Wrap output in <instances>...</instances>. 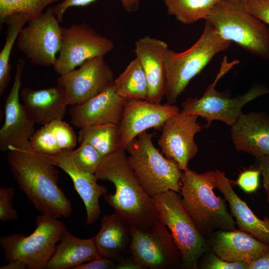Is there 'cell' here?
I'll return each mask as SVG.
<instances>
[{"label":"cell","instance_id":"obj_44","mask_svg":"<svg viewBox=\"0 0 269 269\" xmlns=\"http://www.w3.org/2000/svg\"><path fill=\"white\" fill-rule=\"evenodd\" d=\"M230 0L243 2V1H245L246 0Z\"/></svg>","mask_w":269,"mask_h":269},{"label":"cell","instance_id":"obj_29","mask_svg":"<svg viewBox=\"0 0 269 269\" xmlns=\"http://www.w3.org/2000/svg\"><path fill=\"white\" fill-rule=\"evenodd\" d=\"M168 15L185 24L205 19L220 0H163Z\"/></svg>","mask_w":269,"mask_h":269},{"label":"cell","instance_id":"obj_26","mask_svg":"<svg viewBox=\"0 0 269 269\" xmlns=\"http://www.w3.org/2000/svg\"><path fill=\"white\" fill-rule=\"evenodd\" d=\"M112 88L118 96L124 99L147 100V79L141 65L136 58L115 79Z\"/></svg>","mask_w":269,"mask_h":269},{"label":"cell","instance_id":"obj_9","mask_svg":"<svg viewBox=\"0 0 269 269\" xmlns=\"http://www.w3.org/2000/svg\"><path fill=\"white\" fill-rule=\"evenodd\" d=\"M239 63L238 59L230 62L225 56L214 81L208 86L202 97L187 99L182 103L180 113L200 117L209 125L213 121H220L230 126L233 125L243 113L242 110L246 104L269 94V89L261 85H256L246 93L234 98L215 89L219 80Z\"/></svg>","mask_w":269,"mask_h":269},{"label":"cell","instance_id":"obj_33","mask_svg":"<svg viewBox=\"0 0 269 269\" xmlns=\"http://www.w3.org/2000/svg\"><path fill=\"white\" fill-rule=\"evenodd\" d=\"M49 123L61 151L73 149L77 143V137L72 128L62 120H54Z\"/></svg>","mask_w":269,"mask_h":269},{"label":"cell","instance_id":"obj_42","mask_svg":"<svg viewBox=\"0 0 269 269\" xmlns=\"http://www.w3.org/2000/svg\"><path fill=\"white\" fill-rule=\"evenodd\" d=\"M249 269H269V253L249 263Z\"/></svg>","mask_w":269,"mask_h":269},{"label":"cell","instance_id":"obj_24","mask_svg":"<svg viewBox=\"0 0 269 269\" xmlns=\"http://www.w3.org/2000/svg\"><path fill=\"white\" fill-rule=\"evenodd\" d=\"M93 238L100 257L117 262L131 254L130 226L116 213L102 218L101 229Z\"/></svg>","mask_w":269,"mask_h":269},{"label":"cell","instance_id":"obj_43","mask_svg":"<svg viewBox=\"0 0 269 269\" xmlns=\"http://www.w3.org/2000/svg\"><path fill=\"white\" fill-rule=\"evenodd\" d=\"M0 269H28V267L24 262L16 260L8 262L7 265L1 267Z\"/></svg>","mask_w":269,"mask_h":269},{"label":"cell","instance_id":"obj_18","mask_svg":"<svg viewBox=\"0 0 269 269\" xmlns=\"http://www.w3.org/2000/svg\"><path fill=\"white\" fill-rule=\"evenodd\" d=\"M230 132L236 150L256 158L269 155V115L265 112L242 113Z\"/></svg>","mask_w":269,"mask_h":269},{"label":"cell","instance_id":"obj_4","mask_svg":"<svg viewBox=\"0 0 269 269\" xmlns=\"http://www.w3.org/2000/svg\"><path fill=\"white\" fill-rule=\"evenodd\" d=\"M231 43L205 21L201 35L190 48L180 53L168 48L164 55V97L166 103H175L190 81L216 54L227 49Z\"/></svg>","mask_w":269,"mask_h":269},{"label":"cell","instance_id":"obj_3","mask_svg":"<svg viewBox=\"0 0 269 269\" xmlns=\"http://www.w3.org/2000/svg\"><path fill=\"white\" fill-rule=\"evenodd\" d=\"M215 173H198L188 169L182 172L181 201L200 233L205 237L214 231L236 229V221L228 211L225 199L214 192Z\"/></svg>","mask_w":269,"mask_h":269},{"label":"cell","instance_id":"obj_7","mask_svg":"<svg viewBox=\"0 0 269 269\" xmlns=\"http://www.w3.org/2000/svg\"><path fill=\"white\" fill-rule=\"evenodd\" d=\"M36 228L28 236L14 233L2 236L0 245L7 262L19 260L28 269H44L66 229L59 218L41 214L35 219Z\"/></svg>","mask_w":269,"mask_h":269},{"label":"cell","instance_id":"obj_20","mask_svg":"<svg viewBox=\"0 0 269 269\" xmlns=\"http://www.w3.org/2000/svg\"><path fill=\"white\" fill-rule=\"evenodd\" d=\"M211 235L213 253L227 262L249 263L269 253V245L240 230H218Z\"/></svg>","mask_w":269,"mask_h":269},{"label":"cell","instance_id":"obj_30","mask_svg":"<svg viewBox=\"0 0 269 269\" xmlns=\"http://www.w3.org/2000/svg\"><path fill=\"white\" fill-rule=\"evenodd\" d=\"M64 0H0V20L2 24L5 19L14 13H21L28 21L38 18L49 5Z\"/></svg>","mask_w":269,"mask_h":269},{"label":"cell","instance_id":"obj_6","mask_svg":"<svg viewBox=\"0 0 269 269\" xmlns=\"http://www.w3.org/2000/svg\"><path fill=\"white\" fill-rule=\"evenodd\" d=\"M153 134L143 132L126 146L129 165L151 197L170 190L180 192L183 171L155 147Z\"/></svg>","mask_w":269,"mask_h":269},{"label":"cell","instance_id":"obj_35","mask_svg":"<svg viewBox=\"0 0 269 269\" xmlns=\"http://www.w3.org/2000/svg\"><path fill=\"white\" fill-rule=\"evenodd\" d=\"M15 192L12 187H0V221L6 222L17 218V211L12 206Z\"/></svg>","mask_w":269,"mask_h":269},{"label":"cell","instance_id":"obj_8","mask_svg":"<svg viewBox=\"0 0 269 269\" xmlns=\"http://www.w3.org/2000/svg\"><path fill=\"white\" fill-rule=\"evenodd\" d=\"M151 198L179 251L181 267L198 269V260L208 251L209 245L184 207L181 196L170 190Z\"/></svg>","mask_w":269,"mask_h":269},{"label":"cell","instance_id":"obj_38","mask_svg":"<svg viewBox=\"0 0 269 269\" xmlns=\"http://www.w3.org/2000/svg\"><path fill=\"white\" fill-rule=\"evenodd\" d=\"M260 174L259 169L246 170L240 174L236 183L245 192H254L259 187Z\"/></svg>","mask_w":269,"mask_h":269},{"label":"cell","instance_id":"obj_22","mask_svg":"<svg viewBox=\"0 0 269 269\" xmlns=\"http://www.w3.org/2000/svg\"><path fill=\"white\" fill-rule=\"evenodd\" d=\"M66 151L48 155L57 167L69 175L74 188L83 200L86 212V224L91 225L99 219L101 213L99 198L107 192L104 185L98 184L95 174L86 173L77 169L68 157Z\"/></svg>","mask_w":269,"mask_h":269},{"label":"cell","instance_id":"obj_21","mask_svg":"<svg viewBox=\"0 0 269 269\" xmlns=\"http://www.w3.org/2000/svg\"><path fill=\"white\" fill-rule=\"evenodd\" d=\"M20 95L29 118L42 126L54 120H62L68 106L63 89L58 86L41 90L24 88Z\"/></svg>","mask_w":269,"mask_h":269},{"label":"cell","instance_id":"obj_28","mask_svg":"<svg viewBox=\"0 0 269 269\" xmlns=\"http://www.w3.org/2000/svg\"><path fill=\"white\" fill-rule=\"evenodd\" d=\"M28 21L21 13H14L8 16L4 22L7 26L6 39L0 52V96L3 95L11 80V65L9 63L13 45L19 32Z\"/></svg>","mask_w":269,"mask_h":269},{"label":"cell","instance_id":"obj_14","mask_svg":"<svg viewBox=\"0 0 269 269\" xmlns=\"http://www.w3.org/2000/svg\"><path fill=\"white\" fill-rule=\"evenodd\" d=\"M198 117L180 112L173 115L163 125L157 141L161 153L176 161L183 171L189 169V161L198 151L194 136L202 127L197 122Z\"/></svg>","mask_w":269,"mask_h":269},{"label":"cell","instance_id":"obj_11","mask_svg":"<svg viewBox=\"0 0 269 269\" xmlns=\"http://www.w3.org/2000/svg\"><path fill=\"white\" fill-rule=\"evenodd\" d=\"M17 37V46L34 65L54 66L61 46V27L48 7L38 18L29 20Z\"/></svg>","mask_w":269,"mask_h":269},{"label":"cell","instance_id":"obj_31","mask_svg":"<svg viewBox=\"0 0 269 269\" xmlns=\"http://www.w3.org/2000/svg\"><path fill=\"white\" fill-rule=\"evenodd\" d=\"M76 149L66 150V154L74 165L79 170L95 174L103 156L93 145L82 142Z\"/></svg>","mask_w":269,"mask_h":269},{"label":"cell","instance_id":"obj_2","mask_svg":"<svg viewBox=\"0 0 269 269\" xmlns=\"http://www.w3.org/2000/svg\"><path fill=\"white\" fill-rule=\"evenodd\" d=\"M95 174L98 180L114 184V194L104 198L127 224L149 231L165 225L130 166L125 148L105 156Z\"/></svg>","mask_w":269,"mask_h":269},{"label":"cell","instance_id":"obj_19","mask_svg":"<svg viewBox=\"0 0 269 269\" xmlns=\"http://www.w3.org/2000/svg\"><path fill=\"white\" fill-rule=\"evenodd\" d=\"M168 48L166 42L148 35L135 42L134 51L146 76L149 102L160 103L164 97V55Z\"/></svg>","mask_w":269,"mask_h":269},{"label":"cell","instance_id":"obj_23","mask_svg":"<svg viewBox=\"0 0 269 269\" xmlns=\"http://www.w3.org/2000/svg\"><path fill=\"white\" fill-rule=\"evenodd\" d=\"M215 185L223 194L229 204L231 214L235 217L240 230L252 235L262 243L269 245V218L261 220L258 218L236 194L232 187L233 182L219 170L214 171Z\"/></svg>","mask_w":269,"mask_h":269},{"label":"cell","instance_id":"obj_41","mask_svg":"<svg viewBox=\"0 0 269 269\" xmlns=\"http://www.w3.org/2000/svg\"><path fill=\"white\" fill-rule=\"evenodd\" d=\"M114 269H143L133 256L129 255L123 259L115 262Z\"/></svg>","mask_w":269,"mask_h":269},{"label":"cell","instance_id":"obj_12","mask_svg":"<svg viewBox=\"0 0 269 269\" xmlns=\"http://www.w3.org/2000/svg\"><path fill=\"white\" fill-rule=\"evenodd\" d=\"M131 254L143 269L181 267L179 251L166 226L152 231L130 226Z\"/></svg>","mask_w":269,"mask_h":269},{"label":"cell","instance_id":"obj_27","mask_svg":"<svg viewBox=\"0 0 269 269\" xmlns=\"http://www.w3.org/2000/svg\"><path fill=\"white\" fill-rule=\"evenodd\" d=\"M78 141L93 145L105 156L122 147L119 125L104 124L80 129Z\"/></svg>","mask_w":269,"mask_h":269},{"label":"cell","instance_id":"obj_1","mask_svg":"<svg viewBox=\"0 0 269 269\" xmlns=\"http://www.w3.org/2000/svg\"><path fill=\"white\" fill-rule=\"evenodd\" d=\"M6 156L18 187L41 214L59 219L71 215V202L58 185L59 172L48 155L35 151L28 141L9 146Z\"/></svg>","mask_w":269,"mask_h":269},{"label":"cell","instance_id":"obj_40","mask_svg":"<svg viewBox=\"0 0 269 269\" xmlns=\"http://www.w3.org/2000/svg\"><path fill=\"white\" fill-rule=\"evenodd\" d=\"M258 169L263 176V187L267 195V200L269 204V155L256 158Z\"/></svg>","mask_w":269,"mask_h":269},{"label":"cell","instance_id":"obj_17","mask_svg":"<svg viewBox=\"0 0 269 269\" xmlns=\"http://www.w3.org/2000/svg\"><path fill=\"white\" fill-rule=\"evenodd\" d=\"M126 100L118 96L111 86L83 103L71 106V123L80 129L104 124L120 125Z\"/></svg>","mask_w":269,"mask_h":269},{"label":"cell","instance_id":"obj_36","mask_svg":"<svg viewBox=\"0 0 269 269\" xmlns=\"http://www.w3.org/2000/svg\"><path fill=\"white\" fill-rule=\"evenodd\" d=\"M242 3L248 12L269 25V2L267 0H246Z\"/></svg>","mask_w":269,"mask_h":269},{"label":"cell","instance_id":"obj_39","mask_svg":"<svg viewBox=\"0 0 269 269\" xmlns=\"http://www.w3.org/2000/svg\"><path fill=\"white\" fill-rule=\"evenodd\" d=\"M115 262L110 259L100 257L74 269H114Z\"/></svg>","mask_w":269,"mask_h":269},{"label":"cell","instance_id":"obj_5","mask_svg":"<svg viewBox=\"0 0 269 269\" xmlns=\"http://www.w3.org/2000/svg\"><path fill=\"white\" fill-rule=\"evenodd\" d=\"M224 39L256 56L269 60V28L248 12L242 2L220 0L205 19Z\"/></svg>","mask_w":269,"mask_h":269},{"label":"cell","instance_id":"obj_37","mask_svg":"<svg viewBox=\"0 0 269 269\" xmlns=\"http://www.w3.org/2000/svg\"><path fill=\"white\" fill-rule=\"evenodd\" d=\"M204 269H249L247 262H230L222 260L213 253H210L204 264Z\"/></svg>","mask_w":269,"mask_h":269},{"label":"cell","instance_id":"obj_10","mask_svg":"<svg viewBox=\"0 0 269 269\" xmlns=\"http://www.w3.org/2000/svg\"><path fill=\"white\" fill-rule=\"evenodd\" d=\"M114 47L111 39L86 23L61 27V46L54 70L60 75L65 74L89 59L104 57Z\"/></svg>","mask_w":269,"mask_h":269},{"label":"cell","instance_id":"obj_13","mask_svg":"<svg viewBox=\"0 0 269 269\" xmlns=\"http://www.w3.org/2000/svg\"><path fill=\"white\" fill-rule=\"evenodd\" d=\"M112 69L104 57L88 59L78 69L61 75L57 86L63 89L68 105L83 103L112 86Z\"/></svg>","mask_w":269,"mask_h":269},{"label":"cell","instance_id":"obj_16","mask_svg":"<svg viewBox=\"0 0 269 269\" xmlns=\"http://www.w3.org/2000/svg\"><path fill=\"white\" fill-rule=\"evenodd\" d=\"M25 65L19 58L16 63L14 80L4 104L5 120L0 130V150H8L10 145H18L29 140L36 131L35 123L28 116L19 101L21 79Z\"/></svg>","mask_w":269,"mask_h":269},{"label":"cell","instance_id":"obj_15","mask_svg":"<svg viewBox=\"0 0 269 269\" xmlns=\"http://www.w3.org/2000/svg\"><path fill=\"white\" fill-rule=\"evenodd\" d=\"M179 112L173 105L126 99L119 125L122 147L125 148L138 134L149 129H161L167 119Z\"/></svg>","mask_w":269,"mask_h":269},{"label":"cell","instance_id":"obj_34","mask_svg":"<svg viewBox=\"0 0 269 269\" xmlns=\"http://www.w3.org/2000/svg\"><path fill=\"white\" fill-rule=\"evenodd\" d=\"M96 0H64L53 7V12L59 23L63 22V15L66 10L72 6H84ZM129 12L136 11L139 5V0H119Z\"/></svg>","mask_w":269,"mask_h":269},{"label":"cell","instance_id":"obj_45","mask_svg":"<svg viewBox=\"0 0 269 269\" xmlns=\"http://www.w3.org/2000/svg\"><path fill=\"white\" fill-rule=\"evenodd\" d=\"M269 2V0H267Z\"/></svg>","mask_w":269,"mask_h":269},{"label":"cell","instance_id":"obj_32","mask_svg":"<svg viewBox=\"0 0 269 269\" xmlns=\"http://www.w3.org/2000/svg\"><path fill=\"white\" fill-rule=\"evenodd\" d=\"M29 141L32 148L39 153L53 155L61 152L49 123L36 131Z\"/></svg>","mask_w":269,"mask_h":269},{"label":"cell","instance_id":"obj_25","mask_svg":"<svg viewBox=\"0 0 269 269\" xmlns=\"http://www.w3.org/2000/svg\"><path fill=\"white\" fill-rule=\"evenodd\" d=\"M93 238L83 239L64 230L46 269H74L100 257Z\"/></svg>","mask_w":269,"mask_h":269}]
</instances>
